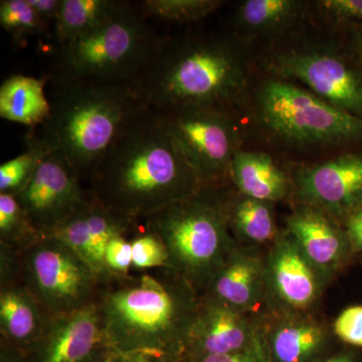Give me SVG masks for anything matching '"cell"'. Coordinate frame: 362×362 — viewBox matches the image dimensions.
<instances>
[{
  "mask_svg": "<svg viewBox=\"0 0 362 362\" xmlns=\"http://www.w3.org/2000/svg\"><path fill=\"white\" fill-rule=\"evenodd\" d=\"M49 77L13 75L0 87V116L6 120L37 129L51 114V102L45 93Z\"/></svg>",
  "mask_w": 362,
  "mask_h": 362,
  "instance_id": "603a6c76",
  "label": "cell"
},
{
  "mask_svg": "<svg viewBox=\"0 0 362 362\" xmlns=\"http://www.w3.org/2000/svg\"><path fill=\"white\" fill-rule=\"evenodd\" d=\"M102 206L143 221L204 185L176 146L158 112L145 109L88 180Z\"/></svg>",
  "mask_w": 362,
  "mask_h": 362,
  "instance_id": "6da1fadb",
  "label": "cell"
},
{
  "mask_svg": "<svg viewBox=\"0 0 362 362\" xmlns=\"http://www.w3.org/2000/svg\"><path fill=\"white\" fill-rule=\"evenodd\" d=\"M165 37L139 7L125 1L115 14L68 44L57 47L52 82L137 85Z\"/></svg>",
  "mask_w": 362,
  "mask_h": 362,
  "instance_id": "8992f818",
  "label": "cell"
},
{
  "mask_svg": "<svg viewBox=\"0 0 362 362\" xmlns=\"http://www.w3.org/2000/svg\"><path fill=\"white\" fill-rule=\"evenodd\" d=\"M230 181L239 194L272 204L283 201L293 190L291 175L262 151L240 149L230 164Z\"/></svg>",
  "mask_w": 362,
  "mask_h": 362,
  "instance_id": "7402d4cb",
  "label": "cell"
},
{
  "mask_svg": "<svg viewBox=\"0 0 362 362\" xmlns=\"http://www.w3.org/2000/svg\"><path fill=\"white\" fill-rule=\"evenodd\" d=\"M259 125L287 145L329 147L362 142V120L282 78L266 80L255 96Z\"/></svg>",
  "mask_w": 362,
  "mask_h": 362,
  "instance_id": "52a82bcc",
  "label": "cell"
},
{
  "mask_svg": "<svg viewBox=\"0 0 362 362\" xmlns=\"http://www.w3.org/2000/svg\"><path fill=\"white\" fill-rule=\"evenodd\" d=\"M352 49L356 54V61L362 66V28L354 33Z\"/></svg>",
  "mask_w": 362,
  "mask_h": 362,
  "instance_id": "f35d334b",
  "label": "cell"
},
{
  "mask_svg": "<svg viewBox=\"0 0 362 362\" xmlns=\"http://www.w3.org/2000/svg\"><path fill=\"white\" fill-rule=\"evenodd\" d=\"M272 362H315L329 343V330L308 312H270L263 317Z\"/></svg>",
  "mask_w": 362,
  "mask_h": 362,
  "instance_id": "ffe728a7",
  "label": "cell"
},
{
  "mask_svg": "<svg viewBox=\"0 0 362 362\" xmlns=\"http://www.w3.org/2000/svg\"><path fill=\"white\" fill-rule=\"evenodd\" d=\"M132 270L168 268V255L160 239L141 225L131 239Z\"/></svg>",
  "mask_w": 362,
  "mask_h": 362,
  "instance_id": "f546056e",
  "label": "cell"
},
{
  "mask_svg": "<svg viewBox=\"0 0 362 362\" xmlns=\"http://www.w3.org/2000/svg\"><path fill=\"white\" fill-rule=\"evenodd\" d=\"M315 362H356V357L350 352H339L334 356L320 358Z\"/></svg>",
  "mask_w": 362,
  "mask_h": 362,
  "instance_id": "ab89813d",
  "label": "cell"
},
{
  "mask_svg": "<svg viewBox=\"0 0 362 362\" xmlns=\"http://www.w3.org/2000/svg\"><path fill=\"white\" fill-rule=\"evenodd\" d=\"M83 181L63 157L51 152L16 197L35 228L45 235L94 201Z\"/></svg>",
  "mask_w": 362,
  "mask_h": 362,
  "instance_id": "8fae6325",
  "label": "cell"
},
{
  "mask_svg": "<svg viewBox=\"0 0 362 362\" xmlns=\"http://www.w3.org/2000/svg\"><path fill=\"white\" fill-rule=\"evenodd\" d=\"M249 83L246 45L233 37L192 33L165 37L136 88L149 108L230 107Z\"/></svg>",
  "mask_w": 362,
  "mask_h": 362,
  "instance_id": "3957f363",
  "label": "cell"
},
{
  "mask_svg": "<svg viewBox=\"0 0 362 362\" xmlns=\"http://www.w3.org/2000/svg\"><path fill=\"white\" fill-rule=\"evenodd\" d=\"M333 332L341 341L362 347V306H350L338 315Z\"/></svg>",
  "mask_w": 362,
  "mask_h": 362,
  "instance_id": "d6a6232c",
  "label": "cell"
},
{
  "mask_svg": "<svg viewBox=\"0 0 362 362\" xmlns=\"http://www.w3.org/2000/svg\"><path fill=\"white\" fill-rule=\"evenodd\" d=\"M266 284L270 312L299 313L310 310L325 286L288 232L279 233L266 255Z\"/></svg>",
  "mask_w": 362,
  "mask_h": 362,
  "instance_id": "9a60e30c",
  "label": "cell"
},
{
  "mask_svg": "<svg viewBox=\"0 0 362 362\" xmlns=\"http://www.w3.org/2000/svg\"><path fill=\"white\" fill-rule=\"evenodd\" d=\"M225 185H204L195 194L142 221L160 239L168 268L202 294L216 272L239 243L230 228L237 190Z\"/></svg>",
  "mask_w": 362,
  "mask_h": 362,
  "instance_id": "5b68a950",
  "label": "cell"
},
{
  "mask_svg": "<svg viewBox=\"0 0 362 362\" xmlns=\"http://www.w3.org/2000/svg\"><path fill=\"white\" fill-rule=\"evenodd\" d=\"M313 4L317 13L333 25L362 28V0H320Z\"/></svg>",
  "mask_w": 362,
  "mask_h": 362,
  "instance_id": "4dcf8cb0",
  "label": "cell"
},
{
  "mask_svg": "<svg viewBox=\"0 0 362 362\" xmlns=\"http://www.w3.org/2000/svg\"><path fill=\"white\" fill-rule=\"evenodd\" d=\"M228 108L189 105L157 111L204 185L230 182V164L242 149L240 126Z\"/></svg>",
  "mask_w": 362,
  "mask_h": 362,
  "instance_id": "9c48e42d",
  "label": "cell"
},
{
  "mask_svg": "<svg viewBox=\"0 0 362 362\" xmlns=\"http://www.w3.org/2000/svg\"><path fill=\"white\" fill-rule=\"evenodd\" d=\"M141 225L142 221L111 211L94 199L89 206L45 235L56 238L73 247L102 284L110 277L104 262L109 242L117 235H134Z\"/></svg>",
  "mask_w": 362,
  "mask_h": 362,
  "instance_id": "2e32d148",
  "label": "cell"
},
{
  "mask_svg": "<svg viewBox=\"0 0 362 362\" xmlns=\"http://www.w3.org/2000/svg\"><path fill=\"white\" fill-rule=\"evenodd\" d=\"M20 274L51 317L94 303L101 285L95 272L73 247L49 235L21 252Z\"/></svg>",
  "mask_w": 362,
  "mask_h": 362,
  "instance_id": "ba28073f",
  "label": "cell"
},
{
  "mask_svg": "<svg viewBox=\"0 0 362 362\" xmlns=\"http://www.w3.org/2000/svg\"><path fill=\"white\" fill-rule=\"evenodd\" d=\"M309 2L301 0H245L233 16L235 37L246 39L281 37L303 21Z\"/></svg>",
  "mask_w": 362,
  "mask_h": 362,
  "instance_id": "44dd1931",
  "label": "cell"
},
{
  "mask_svg": "<svg viewBox=\"0 0 362 362\" xmlns=\"http://www.w3.org/2000/svg\"><path fill=\"white\" fill-rule=\"evenodd\" d=\"M28 148L21 156L0 166V194L16 197L32 180L40 162L51 153V150L30 131L26 137Z\"/></svg>",
  "mask_w": 362,
  "mask_h": 362,
  "instance_id": "484cf974",
  "label": "cell"
},
{
  "mask_svg": "<svg viewBox=\"0 0 362 362\" xmlns=\"http://www.w3.org/2000/svg\"><path fill=\"white\" fill-rule=\"evenodd\" d=\"M272 73L294 78L328 104L362 120V66L333 47L298 45L273 52Z\"/></svg>",
  "mask_w": 362,
  "mask_h": 362,
  "instance_id": "30bf717a",
  "label": "cell"
},
{
  "mask_svg": "<svg viewBox=\"0 0 362 362\" xmlns=\"http://www.w3.org/2000/svg\"><path fill=\"white\" fill-rule=\"evenodd\" d=\"M0 362H30L26 354L0 343Z\"/></svg>",
  "mask_w": 362,
  "mask_h": 362,
  "instance_id": "74e56055",
  "label": "cell"
},
{
  "mask_svg": "<svg viewBox=\"0 0 362 362\" xmlns=\"http://www.w3.org/2000/svg\"><path fill=\"white\" fill-rule=\"evenodd\" d=\"M230 228L240 245L272 244L279 233L272 202L252 199L237 192L230 209Z\"/></svg>",
  "mask_w": 362,
  "mask_h": 362,
  "instance_id": "cb8c5ba5",
  "label": "cell"
},
{
  "mask_svg": "<svg viewBox=\"0 0 362 362\" xmlns=\"http://www.w3.org/2000/svg\"><path fill=\"white\" fill-rule=\"evenodd\" d=\"M42 237L16 197L0 194V246L21 254Z\"/></svg>",
  "mask_w": 362,
  "mask_h": 362,
  "instance_id": "4316f807",
  "label": "cell"
},
{
  "mask_svg": "<svg viewBox=\"0 0 362 362\" xmlns=\"http://www.w3.org/2000/svg\"><path fill=\"white\" fill-rule=\"evenodd\" d=\"M0 23L14 42L21 44L28 37L47 33L28 0H2Z\"/></svg>",
  "mask_w": 362,
  "mask_h": 362,
  "instance_id": "f1b7e54d",
  "label": "cell"
},
{
  "mask_svg": "<svg viewBox=\"0 0 362 362\" xmlns=\"http://www.w3.org/2000/svg\"><path fill=\"white\" fill-rule=\"evenodd\" d=\"M291 180L299 204L315 207L338 223L362 209V151L300 166Z\"/></svg>",
  "mask_w": 362,
  "mask_h": 362,
  "instance_id": "7c38bea8",
  "label": "cell"
},
{
  "mask_svg": "<svg viewBox=\"0 0 362 362\" xmlns=\"http://www.w3.org/2000/svg\"><path fill=\"white\" fill-rule=\"evenodd\" d=\"M187 362H272L268 349L239 352V354H218L192 359Z\"/></svg>",
  "mask_w": 362,
  "mask_h": 362,
  "instance_id": "836d02e7",
  "label": "cell"
},
{
  "mask_svg": "<svg viewBox=\"0 0 362 362\" xmlns=\"http://www.w3.org/2000/svg\"><path fill=\"white\" fill-rule=\"evenodd\" d=\"M209 295L251 315L268 306L266 256L257 247L238 244L209 281ZM202 295V294H201Z\"/></svg>",
  "mask_w": 362,
  "mask_h": 362,
  "instance_id": "ac0fdd59",
  "label": "cell"
},
{
  "mask_svg": "<svg viewBox=\"0 0 362 362\" xmlns=\"http://www.w3.org/2000/svg\"><path fill=\"white\" fill-rule=\"evenodd\" d=\"M286 225L287 232L325 285L354 252L341 223L315 207L298 204Z\"/></svg>",
  "mask_w": 362,
  "mask_h": 362,
  "instance_id": "e0dca14e",
  "label": "cell"
},
{
  "mask_svg": "<svg viewBox=\"0 0 362 362\" xmlns=\"http://www.w3.org/2000/svg\"><path fill=\"white\" fill-rule=\"evenodd\" d=\"M105 362H175L152 352H113Z\"/></svg>",
  "mask_w": 362,
  "mask_h": 362,
  "instance_id": "8d00e7d4",
  "label": "cell"
},
{
  "mask_svg": "<svg viewBox=\"0 0 362 362\" xmlns=\"http://www.w3.org/2000/svg\"><path fill=\"white\" fill-rule=\"evenodd\" d=\"M268 349L263 317L247 314L206 294L199 296L185 361Z\"/></svg>",
  "mask_w": 362,
  "mask_h": 362,
  "instance_id": "4fadbf2b",
  "label": "cell"
},
{
  "mask_svg": "<svg viewBox=\"0 0 362 362\" xmlns=\"http://www.w3.org/2000/svg\"><path fill=\"white\" fill-rule=\"evenodd\" d=\"M133 235H117L109 242L104 256L105 266L109 275L125 276L132 270L131 239Z\"/></svg>",
  "mask_w": 362,
  "mask_h": 362,
  "instance_id": "1f68e13d",
  "label": "cell"
},
{
  "mask_svg": "<svg viewBox=\"0 0 362 362\" xmlns=\"http://www.w3.org/2000/svg\"><path fill=\"white\" fill-rule=\"evenodd\" d=\"M51 316L21 278L20 265L0 268V343L28 356Z\"/></svg>",
  "mask_w": 362,
  "mask_h": 362,
  "instance_id": "d6986e66",
  "label": "cell"
},
{
  "mask_svg": "<svg viewBox=\"0 0 362 362\" xmlns=\"http://www.w3.org/2000/svg\"><path fill=\"white\" fill-rule=\"evenodd\" d=\"M52 87L51 114L35 134L88 182L98 163L148 106L135 85L52 82Z\"/></svg>",
  "mask_w": 362,
  "mask_h": 362,
  "instance_id": "277c9868",
  "label": "cell"
},
{
  "mask_svg": "<svg viewBox=\"0 0 362 362\" xmlns=\"http://www.w3.org/2000/svg\"><path fill=\"white\" fill-rule=\"evenodd\" d=\"M344 230L354 252H362V209L345 220Z\"/></svg>",
  "mask_w": 362,
  "mask_h": 362,
  "instance_id": "d590c367",
  "label": "cell"
},
{
  "mask_svg": "<svg viewBox=\"0 0 362 362\" xmlns=\"http://www.w3.org/2000/svg\"><path fill=\"white\" fill-rule=\"evenodd\" d=\"M125 1L120 0H61L52 30L57 47L68 44L115 14Z\"/></svg>",
  "mask_w": 362,
  "mask_h": 362,
  "instance_id": "d4e9b609",
  "label": "cell"
},
{
  "mask_svg": "<svg viewBox=\"0 0 362 362\" xmlns=\"http://www.w3.org/2000/svg\"><path fill=\"white\" fill-rule=\"evenodd\" d=\"M223 4L221 0H145L137 6L147 20L190 23L204 20Z\"/></svg>",
  "mask_w": 362,
  "mask_h": 362,
  "instance_id": "83f0119b",
  "label": "cell"
},
{
  "mask_svg": "<svg viewBox=\"0 0 362 362\" xmlns=\"http://www.w3.org/2000/svg\"><path fill=\"white\" fill-rule=\"evenodd\" d=\"M199 296L164 267L110 276L97 302L114 352H152L183 362Z\"/></svg>",
  "mask_w": 362,
  "mask_h": 362,
  "instance_id": "7a4b0ae2",
  "label": "cell"
},
{
  "mask_svg": "<svg viewBox=\"0 0 362 362\" xmlns=\"http://www.w3.org/2000/svg\"><path fill=\"white\" fill-rule=\"evenodd\" d=\"M28 2L37 13L47 33L51 28L54 30L61 6V0H28Z\"/></svg>",
  "mask_w": 362,
  "mask_h": 362,
  "instance_id": "e575fe53",
  "label": "cell"
},
{
  "mask_svg": "<svg viewBox=\"0 0 362 362\" xmlns=\"http://www.w3.org/2000/svg\"><path fill=\"white\" fill-rule=\"evenodd\" d=\"M98 302L49 318L30 362H105L113 354Z\"/></svg>",
  "mask_w": 362,
  "mask_h": 362,
  "instance_id": "5bb4252c",
  "label": "cell"
}]
</instances>
